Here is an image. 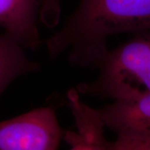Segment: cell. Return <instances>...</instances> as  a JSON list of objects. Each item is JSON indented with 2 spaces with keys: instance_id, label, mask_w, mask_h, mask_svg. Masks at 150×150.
Here are the masks:
<instances>
[{
  "instance_id": "5",
  "label": "cell",
  "mask_w": 150,
  "mask_h": 150,
  "mask_svg": "<svg viewBox=\"0 0 150 150\" xmlns=\"http://www.w3.org/2000/svg\"><path fill=\"white\" fill-rule=\"evenodd\" d=\"M42 0H0V27L24 48L36 50L40 43L38 31Z\"/></svg>"
},
{
  "instance_id": "4",
  "label": "cell",
  "mask_w": 150,
  "mask_h": 150,
  "mask_svg": "<svg viewBox=\"0 0 150 150\" xmlns=\"http://www.w3.org/2000/svg\"><path fill=\"white\" fill-rule=\"evenodd\" d=\"M66 98L75 123L74 129L64 130L63 140L69 150H108L109 141L99 109L83 102L77 88L69 89Z\"/></svg>"
},
{
  "instance_id": "6",
  "label": "cell",
  "mask_w": 150,
  "mask_h": 150,
  "mask_svg": "<svg viewBox=\"0 0 150 150\" xmlns=\"http://www.w3.org/2000/svg\"><path fill=\"white\" fill-rule=\"evenodd\" d=\"M98 109L105 127L117 135H150V94Z\"/></svg>"
},
{
  "instance_id": "1",
  "label": "cell",
  "mask_w": 150,
  "mask_h": 150,
  "mask_svg": "<svg viewBox=\"0 0 150 150\" xmlns=\"http://www.w3.org/2000/svg\"><path fill=\"white\" fill-rule=\"evenodd\" d=\"M149 29L150 0H79L45 44L51 59L65 53L70 64L97 69L109 49L108 38Z\"/></svg>"
},
{
  "instance_id": "9",
  "label": "cell",
  "mask_w": 150,
  "mask_h": 150,
  "mask_svg": "<svg viewBox=\"0 0 150 150\" xmlns=\"http://www.w3.org/2000/svg\"><path fill=\"white\" fill-rule=\"evenodd\" d=\"M62 0H42L39 10V21L48 28L59 24Z\"/></svg>"
},
{
  "instance_id": "8",
  "label": "cell",
  "mask_w": 150,
  "mask_h": 150,
  "mask_svg": "<svg viewBox=\"0 0 150 150\" xmlns=\"http://www.w3.org/2000/svg\"><path fill=\"white\" fill-rule=\"evenodd\" d=\"M108 150H150V135H117Z\"/></svg>"
},
{
  "instance_id": "3",
  "label": "cell",
  "mask_w": 150,
  "mask_h": 150,
  "mask_svg": "<svg viewBox=\"0 0 150 150\" xmlns=\"http://www.w3.org/2000/svg\"><path fill=\"white\" fill-rule=\"evenodd\" d=\"M63 134L54 108H38L0 122V150H58Z\"/></svg>"
},
{
  "instance_id": "7",
  "label": "cell",
  "mask_w": 150,
  "mask_h": 150,
  "mask_svg": "<svg viewBox=\"0 0 150 150\" xmlns=\"http://www.w3.org/2000/svg\"><path fill=\"white\" fill-rule=\"evenodd\" d=\"M24 50L9 34H0V95L18 77L40 69L39 64L28 59Z\"/></svg>"
},
{
  "instance_id": "2",
  "label": "cell",
  "mask_w": 150,
  "mask_h": 150,
  "mask_svg": "<svg viewBox=\"0 0 150 150\" xmlns=\"http://www.w3.org/2000/svg\"><path fill=\"white\" fill-rule=\"evenodd\" d=\"M97 69L95 79L77 86L80 94L112 101L150 94V29L134 33L127 42L108 49Z\"/></svg>"
}]
</instances>
